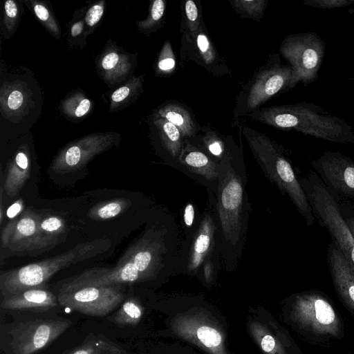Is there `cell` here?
Wrapping results in <instances>:
<instances>
[{
    "label": "cell",
    "instance_id": "6da1fadb",
    "mask_svg": "<svg viewBox=\"0 0 354 354\" xmlns=\"http://www.w3.org/2000/svg\"><path fill=\"white\" fill-rule=\"evenodd\" d=\"M242 157L228 151L220 162L214 193L208 192L216 225L217 250L223 266L234 268L241 257L250 206Z\"/></svg>",
    "mask_w": 354,
    "mask_h": 354
},
{
    "label": "cell",
    "instance_id": "7a4b0ae2",
    "mask_svg": "<svg viewBox=\"0 0 354 354\" xmlns=\"http://www.w3.org/2000/svg\"><path fill=\"white\" fill-rule=\"evenodd\" d=\"M246 115L276 129H292L339 144L354 143V130L350 124L312 102L271 106Z\"/></svg>",
    "mask_w": 354,
    "mask_h": 354
},
{
    "label": "cell",
    "instance_id": "3957f363",
    "mask_svg": "<svg viewBox=\"0 0 354 354\" xmlns=\"http://www.w3.org/2000/svg\"><path fill=\"white\" fill-rule=\"evenodd\" d=\"M289 317L296 331L308 344L328 346L345 337V325L333 301L324 292L308 290L289 301Z\"/></svg>",
    "mask_w": 354,
    "mask_h": 354
},
{
    "label": "cell",
    "instance_id": "277c9868",
    "mask_svg": "<svg viewBox=\"0 0 354 354\" xmlns=\"http://www.w3.org/2000/svg\"><path fill=\"white\" fill-rule=\"evenodd\" d=\"M243 134L263 173L281 192L287 195L308 226L315 217L303 187L283 149L264 133L243 125Z\"/></svg>",
    "mask_w": 354,
    "mask_h": 354
},
{
    "label": "cell",
    "instance_id": "5b68a950",
    "mask_svg": "<svg viewBox=\"0 0 354 354\" xmlns=\"http://www.w3.org/2000/svg\"><path fill=\"white\" fill-rule=\"evenodd\" d=\"M104 248V240L80 243L53 258L2 272L1 295L3 298L28 289L45 287L46 282L60 270L94 257Z\"/></svg>",
    "mask_w": 354,
    "mask_h": 354
},
{
    "label": "cell",
    "instance_id": "8992f818",
    "mask_svg": "<svg viewBox=\"0 0 354 354\" xmlns=\"http://www.w3.org/2000/svg\"><path fill=\"white\" fill-rule=\"evenodd\" d=\"M313 216L328 232L331 241L354 270V236L345 221L337 196L332 192L313 170L299 178Z\"/></svg>",
    "mask_w": 354,
    "mask_h": 354
},
{
    "label": "cell",
    "instance_id": "52a82bcc",
    "mask_svg": "<svg viewBox=\"0 0 354 354\" xmlns=\"http://www.w3.org/2000/svg\"><path fill=\"white\" fill-rule=\"evenodd\" d=\"M294 88L292 70L282 63L278 54L271 55L240 92L234 111L233 123L258 109L271 97Z\"/></svg>",
    "mask_w": 354,
    "mask_h": 354
},
{
    "label": "cell",
    "instance_id": "ba28073f",
    "mask_svg": "<svg viewBox=\"0 0 354 354\" xmlns=\"http://www.w3.org/2000/svg\"><path fill=\"white\" fill-rule=\"evenodd\" d=\"M325 51V42L317 32L291 34L283 39L279 53L292 70L294 87L299 82L306 86L317 80Z\"/></svg>",
    "mask_w": 354,
    "mask_h": 354
},
{
    "label": "cell",
    "instance_id": "9c48e42d",
    "mask_svg": "<svg viewBox=\"0 0 354 354\" xmlns=\"http://www.w3.org/2000/svg\"><path fill=\"white\" fill-rule=\"evenodd\" d=\"M72 321L63 317L35 318L21 321L7 332L6 354H35L63 334Z\"/></svg>",
    "mask_w": 354,
    "mask_h": 354
},
{
    "label": "cell",
    "instance_id": "30bf717a",
    "mask_svg": "<svg viewBox=\"0 0 354 354\" xmlns=\"http://www.w3.org/2000/svg\"><path fill=\"white\" fill-rule=\"evenodd\" d=\"M124 298L122 285L62 289L57 295L62 306L93 317L108 315L122 304Z\"/></svg>",
    "mask_w": 354,
    "mask_h": 354
},
{
    "label": "cell",
    "instance_id": "8fae6325",
    "mask_svg": "<svg viewBox=\"0 0 354 354\" xmlns=\"http://www.w3.org/2000/svg\"><path fill=\"white\" fill-rule=\"evenodd\" d=\"M119 138L113 132L87 135L63 148L53 160L51 169L58 174L77 171L95 156L111 149Z\"/></svg>",
    "mask_w": 354,
    "mask_h": 354
},
{
    "label": "cell",
    "instance_id": "7c38bea8",
    "mask_svg": "<svg viewBox=\"0 0 354 354\" xmlns=\"http://www.w3.org/2000/svg\"><path fill=\"white\" fill-rule=\"evenodd\" d=\"M311 165L335 195L354 198V161L349 156L339 151H325Z\"/></svg>",
    "mask_w": 354,
    "mask_h": 354
},
{
    "label": "cell",
    "instance_id": "4fadbf2b",
    "mask_svg": "<svg viewBox=\"0 0 354 354\" xmlns=\"http://www.w3.org/2000/svg\"><path fill=\"white\" fill-rule=\"evenodd\" d=\"M144 279L129 260L120 259L113 268H93L66 279L59 290L82 286H109L135 283Z\"/></svg>",
    "mask_w": 354,
    "mask_h": 354
},
{
    "label": "cell",
    "instance_id": "5bb4252c",
    "mask_svg": "<svg viewBox=\"0 0 354 354\" xmlns=\"http://www.w3.org/2000/svg\"><path fill=\"white\" fill-rule=\"evenodd\" d=\"M183 249L185 252H183V266L190 272L197 271L214 252H218L216 225L211 206L201 218L189 246Z\"/></svg>",
    "mask_w": 354,
    "mask_h": 354
},
{
    "label": "cell",
    "instance_id": "9a60e30c",
    "mask_svg": "<svg viewBox=\"0 0 354 354\" xmlns=\"http://www.w3.org/2000/svg\"><path fill=\"white\" fill-rule=\"evenodd\" d=\"M39 217L28 209L9 221L1 232V246L12 252H32Z\"/></svg>",
    "mask_w": 354,
    "mask_h": 354
},
{
    "label": "cell",
    "instance_id": "2e32d148",
    "mask_svg": "<svg viewBox=\"0 0 354 354\" xmlns=\"http://www.w3.org/2000/svg\"><path fill=\"white\" fill-rule=\"evenodd\" d=\"M326 258L335 292L344 306L354 315V270L332 241L327 248Z\"/></svg>",
    "mask_w": 354,
    "mask_h": 354
},
{
    "label": "cell",
    "instance_id": "e0dca14e",
    "mask_svg": "<svg viewBox=\"0 0 354 354\" xmlns=\"http://www.w3.org/2000/svg\"><path fill=\"white\" fill-rule=\"evenodd\" d=\"M177 162L187 173L195 176L196 180H201L207 187L208 192H216L220 162L189 142L183 146Z\"/></svg>",
    "mask_w": 354,
    "mask_h": 354
},
{
    "label": "cell",
    "instance_id": "ac0fdd59",
    "mask_svg": "<svg viewBox=\"0 0 354 354\" xmlns=\"http://www.w3.org/2000/svg\"><path fill=\"white\" fill-rule=\"evenodd\" d=\"M59 304L57 296L46 287L30 288L2 298L0 306L9 310H26L41 313Z\"/></svg>",
    "mask_w": 354,
    "mask_h": 354
},
{
    "label": "cell",
    "instance_id": "d6986e66",
    "mask_svg": "<svg viewBox=\"0 0 354 354\" xmlns=\"http://www.w3.org/2000/svg\"><path fill=\"white\" fill-rule=\"evenodd\" d=\"M30 160L26 146L21 145L8 163L3 191L9 197L17 195L29 178Z\"/></svg>",
    "mask_w": 354,
    "mask_h": 354
},
{
    "label": "cell",
    "instance_id": "ffe728a7",
    "mask_svg": "<svg viewBox=\"0 0 354 354\" xmlns=\"http://www.w3.org/2000/svg\"><path fill=\"white\" fill-rule=\"evenodd\" d=\"M66 231V223L62 217L39 213L32 252L57 245Z\"/></svg>",
    "mask_w": 354,
    "mask_h": 354
},
{
    "label": "cell",
    "instance_id": "44dd1931",
    "mask_svg": "<svg viewBox=\"0 0 354 354\" xmlns=\"http://www.w3.org/2000/svg\"><path fill=\"white\" fill-rule=\"evenodd\" d=\"M99 67L102 77L106 80L117 82L129 75L132 64L127 55L113 50L102 56Z\"/></svg>",
    "mask_w": 354,
    "mask_h": 354
},
{
    "label": "cell",
    "instance_id": "7402d4cb",
    "mask_svg": "<svg viewBox=\"0 0 354 354\" xmlns=\"http://www.w3.org/2000/svg\"><path fill=\"white\" fill-rule=\"evenodd\" d=\"M157 116L175 125L183 137H192L197 132V127L189 112L180 104L169 103L163 105L158 109Z\"/></svg>",
    "mask_w": 354,
    "mask_h": 354
},
{
    "label": "cell",
    "instance_id": "603a6c76",
    "mask_svg": "<svg viewBox=\"0 0 354 354\" xmlns=\"http://www.w3.org/2000/svg\"><path fill=\"white\" fill-rule=\"evenodd\" d=\"M153 124L164 149L171 160L177 162L183 146L180 130L170 122L158 116H156Z\"/></svg>",
    "mask_w": 354,
    "mask_h": 354
},
{
    "label": "cell",
    "instance_id": "cb8c5ba5",
    "mask_svg": "<svg viewBox=\"0 0 354 354\" xmlns=\"http://www.w3.org/2000/svg\"><path fill=\"white\" fill-rule=\"evenodd\" d=\"M66 354H129L102 334H91L79 346Z\"/></svg>",
    "mask_w": 354,
    "mask_h": 354
},
{
    "label": "cell",
    "instance_id": "d4e9b609",
    "mask_svg": "<svg viewBox=\"0 0 354 354\" xmlns=\"http://www.w3.org/2000/svg\"><path fill=\"white\" fill-rule=\"evenodd\" d=\"M142 313L143 309L137 299L129 298L121 304L115 314L107 319L120 327L131 326L138 324Z\"/></svg>",
    "mask_w": 354,
    "mask_h": 354
},
{
    "label": "cell",
    "instance_id": "484cf974",
    "mask_svg": "<svg viewBox=\"0 0 354 354\" xmlns=\"http://www.w3.org/2000/svg\"><path fill=\"white\" fill-rule=\"evenodd\" d=\"M131 205L130 200L117 198L99 203L89 212L88 216L94 220L113 218L124 212Z\"/></svg>",
    "mask_w": 354,
    "mask_h": 354
},
{
    "label": "cell",
    "instance_id": "4316f807",
    "mask_svg": "<svg viewBox=\"0 0 354 354\" xmlns=\"http://www.w3.org/2000/svg\"><path fill=\"white\" fill-rule=\"evenodd\" d=\"M142 76L133 77L128 83L116 89L111 97L109 111H115L131 102L142 88Z\"/></svg>",
    "mask_w": 354,
    "mask_h": 354
},
{
    "label": "cell",
    "instance_id": "83f0119b",
    "mask_svg": "<svg viewBox=\"0 0 354 354\" xmlns=\"http://www.w3.org/2000/svg\"><path fill=\"white\" fill-rule=\"evenodd\" d=\"M92 107L91 102L82 93H77L68 97L62 103L64 113L73 118L86 115Z\"/></svg>",
    "mask_w": 354,
    "mask_h": 354
},
{
    "label": "cell",
    "instance_id": "f1b7e54d",
    "mask_svg": "<svg viewBox=\"0 0 354 354\" xmlns=\"http://www.w3.org/2000/svg\"><path fill=\"white\" fill-rule=\"evenodd\" d=\"M232 7L241 17L259 21L266 6V0L230 1Z\"/></svg>",
    "mask_w": 354,
    "mask_h": 354
},
{
    "label": "cell",
    "instance_id": "f546056e",
    "mask_svg": "<svg viewBox=\"0 0 354 354\" xmlns=\"http://www.w3.org/2000/svg\"><path fill=\"white\" fill-rule=\"evenodd\" d=\"M30 3L33 12L40 22L55 38L59 39V27L49 7L43 1H30Z\"/></svg>",
    "mask_w": 354,
    "mask_h": 354
},
{
    "label": "cell",
    "instance_id": "4dcf8cb0",
    "mask_svg": "<svg viewBox=\"0 0 354 354\" xmlns=\"http://www.w3.org/2000/svg\"><path fill=\"white\" fill-rule=\"evenodd\" d=\"M165 4L162 0H155L150 6L148 17L144 21H137L138 30L143 33L152 32L160 23L165 13Z\"/></svg>",
    "mask_w": 354,
    "mask_h": 354
},
{
    "label": "cell",
    "instance_id": "1f68e13d",
    "mask_svg": "<svg viewBox=\"0 0 354 354\" xmlns=\"http://www.w3.org/2000/svg\"><path fill=\"white\" fill-rule=\"evenodd\" d=\"M19 17L17 3L13 0H7L4 3L3 24L8 32L13 33Z\"/></svg>",
    "mask_w": 354,
    "mask_h": 354
},
{
    "label": "cell",
    "instance_id": "d6a6232c",
    "mask_svg": "<svg viewBox=\"0 0 354 354\" xmlns=\"http://www.w3.org/2000/svg\"><path fill=\"white\" fill-rule=\"evenodd\" d=\"M105 2L100 1L87 10L85 17V34L87 35L101 20L104 12Z\"/></svg>",
    "mask_w": 354,
    "mask_h": 354
},
{
    "label": "cell",
    "instance_id": "836d02e7",
    "mask_svg": "<svg viewBox=\"0 0 354 354\" xmlns=\"http://www.w3.org/2000/svg\"><path fill=\"white\" fill-rule=\"evenodd\" d=\"M203 141L209 155L218 162L224 158L229 151L226 149L224 143L216 137L207 135Z\"/></svg>",
    "mask_w": 354,
    "mask_h": 354
},
{
    "label": "cell",
    "instance_id": "e575fe53",
    "mask_svg": "<svg viewBox=\"0 0 354 354\" xmlns=\"http://www.w3.org/2000/svg\"><path fill=\"white\" fill-rule=\"evenodd\" d=\"M196 334L201 342L208 348L218 346L221 342L220 333L213 328L201 326L197 330Z\"/></svg>",
    "mask_w": 354,
    "mask_h": 354
},
{
    "label": "cell",
    "instance_id": "d590c367",
    "mask_svg": "<svg viewBox=\"0 0 354 354\" xmlns=\"http://www.w3.org/2000/svg\"><path fill=\"white\" fill-rule=\"evenodd\" d=\"M174 55L169 42L165 44L159 56L158 68L160 71L169 72L175 66Z\"/></svg>",
    "mask_w": 354,
    "mask_h": 354
},
{
    "label": "cell",
    "instance_id": "8d00e7d4",
    "mask_svg": "<svg viewBox=\"0 0 354 354\" xmlns=\"http://www.w3.org/2000/svg\"><path fill=\"white\" fill-rule=\"evenodd\" d=\"M198 33L196 37V44L199 52L207 64L212 63L214 59L212 46L208 39L207 35L198 30Z\"/></svg>",
    "mask_w": 354,
    "mask_h": 354
},
{
    "label": "cell",
    "instance_id": "74e56055",
    "mask_svg": "<svg viewBox=\"0 0 354 354\" xmlns=\"http://www.w3.org/2000/svg\"><path fill=\"white\" fill-rule=\"evenodd\" d=\"M303 3L308 6L333 9L349 6L354 3V0H304Z\"/></svg>",
    "mask_w": 354,
    "mask_h": 354
},
{
    "label": "cell",
    "instance_id": "f35d334b",
    "mask_svg": "<svg viewBox=\"0 0 354 354\" xmlns=\"http://www.w3.org/2000/svg\"><path fill=\"white\" fill-rule=\"evenodd\" d=\"M185 10L191 33H197L199 30V21L196 3L192 0L187 1L185 4Z\"/></svg>",
    "mask_w": 354,
    "mask_h": 354
},
{
    "label": "cell",
    "instance_id": "ab89813d",
    "mask_svg": "<svg viewBox=\"0 0 354 354\" xmlns=\"http://www.w3.org/2000/svg\"><path fill=\"white\" fill-rule=\"evenodd\" d=\"M24 104V95L23 93L17 88H12L7 96L6 104L8 108L12 111H19Z\"/></svg>",
    "mask_w": 354,
    "mask_h": 354
},
{
    "label": "cell",
    "instance_id": "60d3db41",
    "mask_svg": "<svg viewBox=\"0 0 354 354\" xmlns=\"http://www.w3.org/2000/svg\"><path fill=\"white\" fill-rule=\"evenodd\" d=\"M339 205L342 214L354 236V206L348 202Z\"/></svg>",
    "mask_w": 354,
    "mask_h": 354
},
{
    "label": "cell",
    "instance_id": "b9f144b4",
    "mask_svg": "<svg viewBox=\"0 0 354 354\" xmlns=\"http://www.w3.org/2000/svg\"><path fill=\"white\" fill-rule=\"evenodd\" d=\"M83 33H85V21L79 19L73 22L70 28L69 39L72 42V40L77 39Z\"/></svg>",
    "mask_w": 354,
    "mask_h": 354
},
{
    "label": "cell",
    "instance_id": "7bdbcfd3",
    "mask_svg": "<svg viewBox=\"0 0 354 354\" xmlns=\"http://www.w3.org/2000/svg\"><path fill=\"white\" fill-rule=\"evenodd\" d=\"M24 209V201L21 198L16 201L12 204L6 211V215L9 221L13 220L18 217Z\"/></svg>",
    "mask_w": 354,
    "mask_h": 354
},
{
    "label": "cell",
    "instance_id": "ee69618b",
    "mask_svg": "<svg viewBox=\"0 0 354 354\" xmlns=\"http://www.w3.org/2000/svg\"><path fill=\"white\" fill-rule=\"evenodd\" d=\"M195 218V210L192 203H189L186 205L183 212V221L184 224L187 227H191L194 221Z\"/></svg>",
    "mask_w": 354,
    "mask_h": 354
},
{
    "label": "cell",
    "instance_id": "f6af8a7d",
    "mask_svg": "<svg viewBox=\"0 0 354 354\" xmlns=\"http://www.w3.org/2000/svg\"><path fill=\"white\" fill-rule=\"evenodd\" d=\"M276 346V341L274 338L270 335H266L261 340V348L263 351L266 353H270L274 350Z\"/></svg>",
    "mask_w": 354,
    "mask_h": 354
}]
</instances>
